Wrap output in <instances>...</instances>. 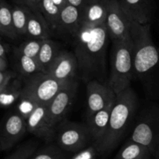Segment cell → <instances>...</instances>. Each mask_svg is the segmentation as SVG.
<instances>
[{
  "mask_svg": "<svg viewBox=\"0 0 159 159\" xmlns=\"http://www.w3.org/2000/svg\"><path fill=\"white\" fill-rule=\"evenodd\" d=\"M134 43V78L142 85L149 99H159V48L151 35V25L130 20Z\"/></svg>",
  "mask_w": 159,
  "mask_h": 159,
  "instance_id": "obj_1",
  "label": "cell"
},
{
  "mask_svg": "<svg viewBox=\"0 0 159 159\" xmlns=\"http://www.w3.org/2000/svg\"><path fill=\"white\" fill-rule=\"evenodd\" d=\"M110 38L106 24L95 27L82 26L75 38V54L82 79L106 83V56Z\"/></svg>",
  "mask_w": 159,
  "mask_h": 159,
  "instance_id": "obj_2",
  "label": "cell"
},
{
  "mask_svg": "<svg viewBox=\"0 0 159 159\" xmlns=\"http://www.w3.org/2000/svg\"><path fill=\"white\" fill-rule=\"evenodd\" d=\"M138 107V96L131 87L116 96L107 132L98 146L99 156L106 158L116 149L133 122Z\"/></svg>",
  "mask_w": 159,
  "mask_h": 159,
  "instance_id": "obj_3",
  "label": "cell"
},
{
  "mask_svg": "<svg viewBox=\"0 0 159 159\" xmlns=\"http://www.w3.org/2000/svg\"><path fill=\"white\" fill-rule=\"evenodd\" d=\"M133 80H134L133 40L113 42L109 85L117 96L130 88Z\"/></svg>",
  "mask_w": 159,
  "mask_h": 159,
  "instance_id": "obj_4",
  "label": "cell"
},
{
  "mask_svg": "<svg viewBox=\"0 0 159 159\" xmlns=\"http://www.w3.org/2000/svg\"><path fill=\"white\" fill-rule=\"evenodd\" d=\"M135 120L130 139L147 148L154 158L159 159V106H148Z\"/></svg>",
  "mask_w": 159,
  "mask_h": 159,
  "instance_id": "obj_5",
  "label": "cell"
},
{
  "mask_svg": "<svg viewBox=\"0 0 159 159\" xmlns=\"http://www.w3.org/2000/svg\"><path fill=\"white\" fill-rule=\"evenodd\" d=\"M69 82H61L47 73L39 72L26 79L20 98L47 106Z\"/></svg>",
  "mask_w": 159,
  "mask_h": 159,
  "instance_id": "obj_6",
  "label": "cell"
},
{
  "mask_svg": "<svg viewBox=\"0 0 159 159\" xmlns=\"http://www.w3.org/2000/svg\"><path fill=\"white\" fill-rule=\"evenodd\" d=\"M56 144L68 153H77L93 144V138L87 124L64 120L57 125Z\"/></svg>",
  "mask_w": 159,
  "mask_h": 159,
  "instance_id": "obj_7",
  "label": "cell"
},
{
  "mask_svg": "<svg viewBox=\"0 0 159 159\" xmlns=\"http://www.w3.org/2000/svg\"><path fill=\"white\" fill-rule=\"evenodd\" d=\"M79 83L74 80L67 84L47 105L48 116L51 125L57 128V125L65 120V116L71 109L77 95Z\"/></svg>",
  "mask_w": 159,
  "mask_h": 159,
  "instance_id": "obj_8",
  "label": "cell"
},
{
  "mask_svg": "<svg viewBox=\"0 0 159 159\" xmlns=\"http://www.w3.org/2000/svg\"><path fill=\"white\" fill-rule=\"evenodd\" d=\"M106 26L113 42L132 41L130 19L122 9L119 0H110Z\"/></svg>",
  "mask_w": 159,
  "mask_h": 159,
  "instance_id": "obj_9",
  "label": "cell"
},
{
  "mask_svg": "<svg viewBox=\"0 0 159 159\" xmlns=\"http://www.w3.org/2000/svg\"><path fill=\"white\" fill-rule=\"evenodd\" d=\"M86 99L88 117L116 101V95L109 83L93 80L86 85Z\"/></svg>",
  "mask_w": 159,
  "mask_h": 159,
  "instance_id": "obj_10",
  "label": "cell"
},
{
  "mask_svg": "<svg viewBox=\"0 0 159 159\" xmlns=\"http://www.w3.org/2000/svg\"><path fill=\"white\" fill-rule=\"evenodd\" d=\"M27 131L46 143L55 141L56 128L48 116L47 106L37 104L26 119Z\"/></svg>",
  "mask_w": 159,
  "mask_h": 159,
  "instance_id": "obj_11",
  "label": "cell"
},
{
  "mask_svg": "<svg viewBox=\"0 0 159 159\" xmlns=\"http://www.w3.org/2000/svg\"><path fill=\"white\" fill-rule=\"evenodd\" d=\"M27 131L26 120L18 112L11 113L3 124L0 135V148L8 151L20 141Z\"/></svg>",
  "mask_w": 159,
  "mask_h": 159,
  "instance_id": "obj_12",
  "label": "cell"
},
{
  "mask_svg": "<svg viewBox=\"0 0 159 159\" xmlns=\"http://www.w3.org/2000/svg\"><path fill=\"white\" fill-rule=\"evenodd\" d=\"M79 65L75 53L62 50L45 73L61 82L76 80Z\"/></svg>",
  "mask_w": 159,
  "mask_h": 159,
  "instance_id": "obj_13",
  "label": "cell"
},
{
  "mask_svg": "<svg viewBox=\"0 0 159 159\" xmlns=\"http://www.w3.org/2000/svg\"><path fill=\"white\" fill-rule=\"evenodd\" d=\"M121 8L131 20L150 24L155 12V0H119Z\"/></svg>",
  "mask_w": 159,
  "mask_h": 159,
  "instance_id": "obj_14",
  "label": "cell"
},
{
  "mask_svg": "<svg viewBox=\"0 0 159 159\" xmlns=\"http://www.w3.org/2000/svg\"><path fill=\"white\" fill-rule=\"evenodd\" d=\"M115 102L116 101L111 102L104 109L87 117L86 124L89 128L93 138V144H94L97 148L106 134L110 122V115Z\"/></svg>",
  "mask_w": 159,
  "mask_h": 159,
  "instance_id": "obj_15",
  "label": "cell"
},
{
  "mask_svg": "<svg viewBox=\"0 0 159 159\" xmlns=\"http://www.w3.org/2000/svg\"><path fill=\"white\" fill-rule=\"evenodd\" d=\"M82 28L81 9L67 4L61 11L60 20L57 31L68 34L75 38Z\"/></svg>",
  "mask_w": 159,
  "mask_h": 159,
  "instance_id": "obj_16",
  "label": "cell"
},
{
  "mask_svg": "<svg viewBox=\"0 0 159 159\" xmlns=\"http://www.w3.org/2000/svg\"><path fill=\"white\" fill-rule=\"evenodd\" d=\"M110 0L87 3L82 12V26L95 27L106 24Z\"/></svg>",
  "mask_w": 159,
  "mask_h": 159,
  "instance_id": "obj_17",
  "label": "cell"
},
{
  "mask_svg": "<svg viewBox=\"0 0 159 159\" xmlns=\"http://www.w3.org/2000/svg\"><path fill=\"white\" fill-rule=\"evenodd\" d=\"M52 32L51 26L42 12L39 10L31 9L28 20L26 36L30 39L43 40L49 39Z\"/></svg>",
  "mask_w": 159,
  "mask_h": 159,
  "instance_id": "obj_18",
  "label": "cell"
},
{
  "mask_svg": "<svg viewBox=\"0 0 159 159\" xmlns=\"http://www.w3.org/2000/svg\"><path fill=\"white\" fill-rule=\"evenodd\" d=\"M13 56L15 68L20 75L27 79L39 72H43L37 58L23 55L15 49L13 51Z\"/></svg>",
  "mask_w": 159,
  "mask_h": 159,
  "instance_id": "obj_19",
  "label": "cell"
},
{
  "mask_svg": "<svg viewBox=\"0 0 159 159\" xmlns=\"http://www.w3.org/2000/svg\"><path fill=\"white\" fill-rule=\"evenodd\" d=\"M61 51L60 44L57 42L51 40L50 38L43 40L41 48L37 59L40 63L43 72H46L50 65L55 60Z\"/></svg>",
  "mask_w": 159,
  "mask_h": 159,
  "instance_id": "obj_20",
  "label": "cell"
},
{
  "mask_svg": "<svg viewBox=\"0 0 159 159\" xmlns=\"http://www.w3.org/2000/svg\"><path fill=\"white\" fill-rule=\"evenodd\" d=\"M152 153L147 148L128 140L120 149L114 159H152Z\"/></svg>",
  "mask_w": 159,
  "mask_h": 159,
  "instance_id": "obj_21",
  "label": "cell"
},
{
  "mask_svg": "<svg viewBox=\"0 0 159 159\" xmlns=\"http://www.w3.org/2000/svg\"><path fill=\"white\" fill-rule=\"evenodd\" d=\"M0 33L2 37L11 40L19 37L14 27L12 6L4 0H1L0 4Z\"/></svg>",
  "mask_w": 159,
  "mask_h": 159,
  "instance_id": "obj_22",
  "label": "cell"
},
{
  "mask_svg": "<svg viewBox=\"0 0 159 159\" xmlns=\"http://www.w3.org/2000/svg\"><path fill=\"white\" fill-rule=\"evenodd\" d=\"M23 85L21 80L18 79L12 81L9 85L0 91V103L2 108H9L16 101L20 100L23 93Z\"/></svg>",
  "mask_w": 159,
  "mask_h": 159,
  "instance_id": "obj_23",
  "label": "cell"
},
{
  "mask_svg": "<svg viewBox=\"0 0 159 159\" xmlns=\"http://www.w3.org/2000/svg\"><path fill=\"white\" fill-rule=\"evenodd\" d=\"M14 27L18 37L26 35L28 20L31 9L23 5L15 4L12 6Z\"/></svg>",
  "mask_w": 159,
  "mask_h": 159,
  "instance_id": "obj_24",
  "label": "cell"
},
{
  "mask_svg": "<svg viewBox=\"0 0 159 159\" xmlns=\"http://www.w3.org/2000/svg\"><path fill=\"white\" fill-rule=\"evenodd\" d=\"M40 11L48 21L52 31H57L61 9L53 0H42Z\"/></svg>",
  "mask_w": 159,
  "mask_h": 159,
  "instance_id": "obj_25",
  "label": "cell"
},
{
  "mask_svg": "<svg viewBox=\"0 0 159 159\" xmlns=\"http://www.w3.org/2000/svg\"><path fill=\"white\" fill-rule=\"evenodd\" d=\"M30 159H69L68 152L61 149L57 144H50L37 151Z\"/></svg>",
  "mask_w": 159,
  "mask_h": 159,
  "instance_id": "obj_26",
  "label": "cell"
},
{
  "mask_svg": "<svg viewBox=\"0 0 159 159\" xmlns=\"http://www.w3.org/2000/svg\"><path fill=\"white\" fill-rule=\"evenodd\" d=\"M37 147L38 143L37 141H30L20 146L6 159H30L37 151Z\"/></svg>",
  "mask_w": 159,
  "mask_h": 159,
  "instance_id": "obj_27",
  "label": "cell"
},
{
  "mask_svg": "<svg viewBox=\"0 0 159 159\" xmlns=\"http://www.w3.org/2000/svg\"><path fill=\"white\" fill-rule=\"evenodd\" d=\"M42 40L30 39L27 41L23 42L18 48H15L16 51L27 57L37 58L42 44Z\"/></svg>",
  "mask_w": 159,
  "mask_h": 159,
  "instance_id": "obj_28",
  "label": "cell"
},
{
  "mask_svg": "<svg viewBox=\"0 0 159 159\" xmlns=\"http://www.w3.org/2000/svg\"><path fill=\"white\" fill-rule=\"evenodd\" d=\"M99 155L97 147L94 144H92L80 152L75 153V155L69 159H96Z\"/></svg>",
  "mask_w": 159,
  "mask_h": 159,
  "instance_id": "obj_29",
  "label": "cell"
},
{
  "mask_svg": "<svg viewBox=\"0 0 159 159\" xmlns=\"http://www.w3.org/2000/svg\"><path fill=\"white\" fill-rule=\"evenodd\" d=\"M18 77V73L13 71H2L0 72V91L6 88L14 79Z\"/></svg>",
  "mask_w": 159,
  "mask_h": 159,
  "instance_id": "obj_30",
  "label": "cell"
},
{
  "mask_svg": "<svg viewBox=\"0 0 159 159\" xmlns=\"http://www.w3.org/2000/svg\"><path fill=\"white\" fill-rule=\"evenodd\" d=\"M10 49V45L2 40L1 45H0V57H7V54Z\"/></svg>",
  "mask_w": 159,
  "mask_h": 159,
  "instance_id": "obj_31",
  "label": "cell"
},
{
  "mask_svg": "<svg viewBox=\"0 0 159 159\" xmlns=\"http://www.w3.org/2000/svg\"><path fill=\"white\" fill-rule=\"evenodd\" d=\"M67 3L78 9H82L86 4V2L85 0H67Z\"/></svg>",
  "mask_w": 159,
  "mask_h": 159,
  "instance_id": "obj_32",
  "label": "cell"
},
{
  "mask_svg": "<svg viewBox=\"0 0 159 159\" xmlns=\"http://www.w3.org/2000/svg\"><path fill=\"white\" fill-rule=\"evenodd\" d=\"M9 66L7 57H0V72L7 71Z\"/></svg>",
  "mask_w": 159,
  "mask_h": 159,
  "instance_id": "obj_33",
  "label": "cell"
},
{
  "mask_svg": "<svg viewBox=\"0 0 159 159\" xmlns=\"http://www.w3.org/2000/svg\"><path fill=\"white\" fill-rule=\"evenodd\" d=\"M42 0H31L30 9L32 10H39L40 9V5H41Z\"/></svg>",
  "mask_w": 159,
  "mask_h": 159,
  "instance_id": "obj_34",
  "label": "cell"
},
{
  "mask_svg": "<svg viewBox=\"0 0 159 159\" xmlns=\"http://www.w3.org/2000/svg\"><path fill=\"white\" fill-rule=\"evenodd\" d=\"M15 2V4L17 5H23V6H28L30 7L31 6V0H12Z\"/></svg>",
  "mask_w": 159,
  "mask_h": 159,
  "instance_id": "obj_35",
  "label": "cell"
},
{
  "mask_svg": "<svg viewBox=\"0 0 159 159\" xmlns=\"http://www.w3.org/2000/svg\"><path fill=\"white\" fill-rule=\"evenodd\" d=\"M54 3L60 8L61 9H63L68 3H67V0H53Z\"/></svg>",
  "mask_w": 159,
  "mask_h": 159,
  "instance_id": "obj_36",
  "label": "cell"
},
{
  "mask_svg": "<svg viewBox=\"0 0 159 159\" xmlns=\"http://www.w3.org/2000/svg\"><path fill=\"white\" fill-rule=\"evenodd\" d=\"M102 1H107V0H85L87 3H93V2H102Z\"/></svg>",
  "mask_w": 159,
  "mask_h": 159,
  "instance_id": "obj_37",
  "label": "cell"
}]
</instances>
